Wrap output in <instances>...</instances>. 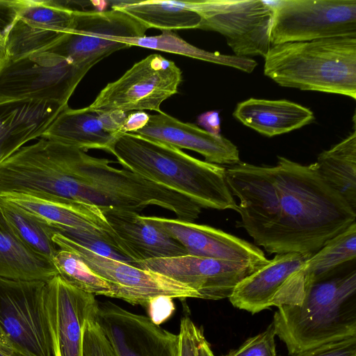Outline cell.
<instances>
[{"instance_id":"cell-1","label":"cell","mask_w":356,"mask_h":356,"mask_svg":"<svg viewBox=\"0 0 356 356\" xmlns=\"http://www.w3.org/2000/svg\"><path fill=\"white\" fill-rule=\"evenodd\" d=\"M228 187L239 199L238 226L268 253L312 257L355 222L356 211L323 179L315 163L283 156L274 166L239 162L226 168Z\"/></svg>"},{"instance_id":"cell-2","label":"cell","mask_w":356,"mask_h":356,"mask_svg":"<svg viewBox=\"0 0 356 356\" xmlns=\"http://www.w3.org/2000/svg\"><path fill=\"white\" fill-rule=\"evenodd\" d=\"M108 152L124 169L180 193L202 208L236 210L222 165L134 133L119 134Z\"/></svg>"},{"instance_id":"cell-3","label":"cell","mask_w":356,"mask_h":356,"mask_svg":"<svg viewBox=\"0 0 356 356\" xmlns=\"http://www.w3.org/2000/svg\"><path fill=\"white\" fill-rule=\"evenodd\" d=\"M348 263L311 282L300 304L277 307L272 323L291 355L356 336V268Z\"/></svg>"},{"instance_id":"cell-4","label":"cell","mask_w":356,"mask_h":356,"mask_svg":"<svg viewBox=\"0 0 356 356\" xmlns=\"http://www.w3.org/2000/svg\"><path fill=\"white\" fill-rule=\"evenodd\" d=\"M264 74L286 88L356 99V35L272 45Z\"/></svg>"},{"instance_id":"cell-5","label":"cell","mask_w":356,"mask_h":356,"mask_svg":"<svg viewBox=\"0 0 356 356\" xmlns=\"http://www.w3.org/2000/svg\"><path fill=\"white\" fill-rule=\"evenodd\" d=\"M278 1L202 0L182 1L201 17L199 29L222 35L238 57H265L270 48L274 8Z\"/></svg>"},{"instance_id":"cell-6","label":"cell","mask_w":356,"mask_h":356,"mask_svg":"<svg viewBox=\"0 0 356 356\" xmlns=\"http://www.w3.org/2000/svg\"><path fill=\"white\" fill-rule=\"evenodd\" d=\"M86 74L49 51L7 59L0 69V100L32 99L67 106Z\"/></svg>"},{"instance_id":"cell-7","label":"cell","mask_w":356,"mask_h":356,"mask_svg":"<svg viewBox=\"0 0 356 356\" xmlns=\"http://www.w3.org/2000/svg\"><path fill=\"white\" fill-rule=\"evenodd\" d=\"M181 80V71L173 61L153 54L108 83L88 108L99 113H160L161 104L178 92Z\"/></svg>"},{"instance_id":"cell-8","label":"cell","mask_w":356,"mask_h":356,"mask_svg":"<svg viewBox=\"0 0 356 356\" xmlns=\"http://www.w3.org/2000/svg\"><path fill=\"white\" fill-rule=\"evenodd\" d=\"M72 12L70 31L47 51L68 58L86 72L113 52L129 47L113 37H143L148 29L117 9Z\"/></svg>"},{"instance_id":"cell-9","label":"cell","mask_w":356,"mask_h":356,"mask_svg":"<svg viewBox=\"0 0 356 356\" xmlns=\"http://www.w3.org/2000/svg\"><path fill=\"white\" fill-rule=\"evenodd\" d=\"M46 283L0 278V326L6 341L25 356H53Z\"/></svg>"},{"instance_id":"cell-10","label":"cell","mask_w":356,"mask_h":356,"mask_svg":"<svg viewBox=\"0 0 356 356\" xmlns=\"http://www.w3.org/2000/svg\"><path fill=\"white\" fill-rule=\"evenodd\" d=\"M356 35V0H278L270 42H307Z\"/></svg>"},{"instance_id":"cell-11","label":"cell","mask_w":356,"mask_h":356,"mask_svg":"<svg viewBox=\"0 0 356 356\" xmlns=\"http://www.w3.org/2000/svg\"><path fill=\"white\" fill-rule=\"evenodd\" d=\"M52 239L58 249L76 254L93 272L104 278L113 289L115 298L146 307L153 298L159 296L199 298L197 293L188 286L159 273L100 255L58 232L54 233Z\"/></svg>"},{"instance_id":"cell-12","label":"cell","mask_w":356,"mask_h":356,"mask_svg":"<svg viewBox=\"0 0 356 356\" xmlns=\"http://www.w3.org/2000/svg\"><path fill=\"white\" fill-rule=\"evenodd\" d=\"M309 257L298 252L276 254L237 285L229 298L230 302L252 314L272 306L300 304L309 284L304 272Z\"/></svg>"},{"instance_id":"cell-13","label":"cell","mask_w":356,"mask_h":356,"mask_svg":"<svg viewBox=\"0 0 356 356\" xmlns=\"http://www.w3.org/2000/svg\"><path fill=\"white\" fill-rule=\"evenodd\" d=\"M0 200L27 211L55 232L100 240L131 261L124 243L112 229L102 210L94 205L17 192L0 193Z\"/></svg>"},{"instance_id":"cell-14","label":"cell","mask_w":356,"mask_h":356,"mask_svg":"<svg viewBox=\"0 0 356 356\" xmlns=\"http://www.w3.org/2000/svg\"><path fill=\"white\" fill-rule=\"evenodd\" d=\"M134 265L181 282L195 290L199 298L212 300L229 298L242 280L261 268L245 261L190 254L137 261Z\"/></svg>"},{"instance_id":"cell-15","label":"cell","mask_w":356,"mask_h":356,"mask_svg":"<svg viewBox=\"0 0 356 356\" xmlns=\"http://www.w3.org/2000/svg\"><path fill=\"white\" fill-rule=\"evenodd\" d=\"M95 320L116 356H179V335L149 317L98 302Z\"/></svg>"},{"instance_id":"cell-16","label":"cell","mask_w":356,"mask_h":356,"mask_svg":"<svg viewBox=\"0 0 356 356\" xmlns=\"http://www.w3.org/2000/svg\"><path fill=\"white\" fill-rule=\"evenodd\" d=\"M45 306L53 356H83V327L96 316L95 296L58 275L46 283Z\"/></svg>"},{"instance_id":"cell-17","label":"cell","mask_w":356,"mask_h":356,"mask_svg":"<svg viewBox=\"0 0 356 356\" xmlns=\"http://www.w3.org/2000/svg\"><path fill=\"white\" fill-rule=\"evenodd\" d=\"M73 12L48 0H25L5 40L7 59L47 51L70 31Z\"/></svg>"},{"instance_id":"cell-18","label":"cell","mask_w":356,"mask_h":356,"mask_svg":"<svg viewBox=\"0 0 356 356\" xmlns=\"http://www.w3.org/2000/svg\"><path fill=\"white\" fill-rule=\"evenodd\" d=\"M146 217L177 240L188 254L245 261L259 267L269 261L256 245L221 229L177 218Z\"/></svg>"},{"instance_id":"cell-19","label":"cell","mask_w":356,"mask_h":356,"mask_svg":"<svg viewBox=\"0 0 356 356\" xmlns=\"http://www.w3.org/2000/svg\"><path fill=\"white\" fill-rule=\"evenodd\" d=\"M134 133L180 149L196 152L209 163L229 166L241 161L237 147L229 140L194 124L180 121L163 111L149 115L147 124Z\"/></svg>"},{"instance_id":"cell-20","label":"cell","mask_w":356,"mask_h":356,"mask_svg":"<svg viewBox=\"0 0 356 356\" xmlns=\"http://www.w3.org/2000/svg\"><path fill=\"white\" fill-rule=\"evenodd\" d=\"M67 106L32 99L0 100V163L40 138Z\"/></svg>"},{"instance_id":"cell-21","label":"cell","mask_w":356,"mask_h":356,"mask_svg":"<svg viewBox=\"0 0 356 356\" xmlns=\"http://www.w3.org/2000/svg\"><path fill=\"white\" fill-rule=\"evenodd\" d=\"M127 248L135 262L188 254L184 246L164 229L138 212L109 209L102 211Z\"/></svg>"},{"instance_id":"cell-22","label":"cell","mask_w":356,"mask_h":356,"mask_svg":"<svg viewBox=\"0 0 356 356\" xmlns=\"http://www.w3.org/2000/svg\"><path fill=\"white\" fill-rule=\"evenodd\" d=\"M118 135L111 129L108 113L92 111L88 106L79 109L67 106L40 138L84 152L90 149L109 152Z\"/></svg>"},{"instance_id":"cell-23","label":"cell","mask_w":356,"mask_h":356,"mask_svg":"<svg viewBox=\"0 0 356 356\" xmlns=\"http://www.w3.org/2000/svg\"><path fill=\"white\" fill-rule=\"evenodd\" d=\"M233 115L246 127L268 137L298 129L315 119L309 108L297 103L257 98L238 103Z\"/></svg>"},{"instance_id":"cell-24","label":"cell","mask_w":356,"mask_h":356,"mask_svg":"<svg viewBox=\"0 0 356 356\" xmlns=\"http://www.w3.org/2000/svg\"><path fill=\"white\" fill-rule=\"evenodd\" d=\"M56 275L52 262L27 248L0 211V278L47 282Z\"/></svg>"},{"instance_id":"cell-25","label":"cell","mask_w":356,"mask_h":356,"mask_svg":"<svg viewBox=\"0 0 356 356\" xmlns=\"http://www.w3.org/2000/svg\"><path fill=\"white\" fill-rule=\"evenodd\" d=\"M111 8L127 13L148 29H199L201 23L200 16L181 1H121L113 2Z\"/></svg>"},{"instance_id":"cell-26","label":"cell","mask_w":356,"mask_h":356,"mask_svg":"<svg viewBox=\"0 0 356 356\" xmlns=\"http://www.w3.org/2000/svg\"><path fill=\"white\" fill-rule=\"evenodd\" d=\"M314 163L325 182L356 211V131L322 152Z\"/></svg>"},{"instance_id":"cell-27","label":"cell","mask_w":356,"mask_h":356,"mask_svg":"<svg viewBox=\"0 0 356 356\" xmlns=\"http://www.w3.org/2000/svg\"><path fill=\"white\" fill-rule=\"evenodd\" d=\"M114 40L127 44L153 50L179 54L216 64L229 66L251 73L257 63L250 58L211 52L200 49L180 38L172 31H162L158 35L134 38L113 37Z\"/></svg>"},{"instance_id":"cell-28","label":"cell","mask_w":356,"mask_h":356,"mask_svg":"<svg viewBox=\"0 0 356 356\" xmlns=\"http://www.w3.org/2000/svg\"><path fill=\"white\" fill-rule=\"evenodd\" d=\"M0 211L16 236L30 250L52 262L58 248L52 239L55 231L21 208L0 200Z\"/></svg>"},{"instance_id":"cell-29","label":"cell","mask_w":356,"mask_h":356,"mask_svg":"<svg viewBox=\"0 0 356 356\" xmlns=\"http://www.w3.org/2000/svg\"><path fill=\"white\" fill-rule=\"evenodd\" d=\"M356 259V222L330 238L304 266L309 282L332 273L343 264Z\"/></svg>"},{"instance_id":"cell-30","label":"cell","mask_w":356,"mask_h":356,"mask_svg":"<svg viewBox=\"0 0 356 356\" xmlns=\"http://www.w3.org/2000/svg\"><path fill=\"white\" fill-rule=\"evenodd\" d=\"M52 264L58 275L72 286L94 296L114 298L111 286L93 272L76 254L58 249Z\"/></svg>"},{"instance_id":"cell-31","label":"cell","mask_w":356,"mask_h":356,"mask_svg":"<svg viewBox=\"0 0 356 356\" xmlns=\"http://www.w3.org/2000/svg\"><path fill=\"white\" fill-rule=\"evenodd\" d=\"M275 336V328L271 323L264 332L249 338L238 348L225 356H277Z\"/></svg>"},{"instance_id":"cell-32","label":"cell","mask_w":356,"mask_h":356,"mask_svg":"<svg viewBox=\"0 0 356 356\" xmlns=\"http://www.w3.org/2000/svg\"><path fill=\"white\" fill-rule=\"evenodd\" d=\"M83 356H116L95 316L88 319L83 327Z\"/></svg>"},{"instance_id":"cell-33","label":"cell","mask_w":356,"mask_h":356,"mask_svg":"<svg viewBox=\"0 0 356 356\" xmlns=\"http://www.w3.org/2000/svg\"><path fill=\"white\" fill-rule=\"evenodd\" d=\"M291 356H356V336L332 340Z\"/></svg>"},{"instance_id":"cell-34","label":"cell","mask_w":356,"mask_h":356,"mask_svg":"<svg viewBox=\"0 0 356 356\" xmlns=\"http://www.w3.org/2000/svg\"><path fill=\"white\" fill-rule=\"evenodd\" d=\"M178 335L179 356H198L199 343L204 334L189 317L181 320Z\"/></svg>"},{"instance_id":"cell-35","label":"cell","mask_w":356,"mask_h":356,"mask_svg":"<svg viewBox=\"0 0 356 356\" xmlns=\"http://www.w3.org/2000/svg\"><path fill=\"white\" fill-rule=\"evenodd\" d=\"M24 3L25 0H0V41L5 42Z\"/></svg>"},{"instance_id":"cell-36","label":"cell","mask_w":356,"mask_h":356,"mask_svg":"<svg viewBox=\"0 0 356 356\" xmlns=\"http://www.w3.org/2000/svg\"><path fill=\"white\" fill-rule=\"evenodd\" d=\"M147 308L149 311V318L157 325L168 318L175 309L172 298L168 296L153 298Z\"/></svg>"},{"instance_id":"cell-37","label":"cell","mask_w":356,"mask_h":356,"mask_svg":"<svg viewBox=\"0 0 356 356\" xmlns=\"http://www.w3.org/2000/svg\"><path fill=\"white\" fill-rule=\"evenodd\" d=\"M198 124L208 132L216 136H220V118L219 112L210 111L205 112L197 118Z\"/></svg>"},{"instance_id":"cell-38","label":"cell","mask_w":356,"mask_h":356,"mask_svg":"<svg viewBox=\"0 0 356 356\" xmlns=\"http://www.w3.org/2000/svg\"><path fill=\"white\" fill-rule=\"evenodd\" d=\"M149 120V114L137 111L127 115L124 122L122 132L134 133L143 128Z\"/></svg>"},{"instance_id":"cell-39","label":"cell","mask_w":356,"mask_h":356,"mask_svg":"<svg viewBox=\"0 0 356 356\" xmlns=\"http://www.w3.org/2000/svg\"><path fill=\"white\" fill-rule=\"evenodd\" d=\"M0 356H25L8 342L0 339Z\"/></svg>"},{"instance_id":"cell-40","label":"cell","mask_w":356,"mask_h":356,"mask_svg":"<svg viewBox=\"0 0 356 356\" xmlns=\"http://www.w3.org/2000/svg\"><path fill=\"white\" fill-rule=\"evenodd\" d=\"M7 60V54L5 42L0 41V69Z\"/></svg>"},{"instance_id":"cell-41","label":"cell","mask_w":356,"mask_h":356,"mask_svg":"<svg viewBox=\"0 0 356 356\" xmlns=\"http://www.w3.org/2000/svg\"><path fill=\"white\" fill-rule=\"evenodd\" d=\"M0 339L6 341L5 337H4V334H3V332L2 330H1V326H0Z\"/></svg>"},{"instance_id":"cell-42","label":"cell","mask_w":356,"mask_h":356,"mask_svg":"<svg viewBox=\"0 0 356 356\" xmlns=\"http://www.w3.org/2000/svg\"><path fill=\"white\" fill-rule=\"evenodd\" d=\"M1 164V163H0Z\"/></svg>"},{"instance_id":"cell-43","label":"cell","mask_w":356,"mask_h":356,"mask_svg":"<svg viewBox=\"0 0 356 356\" xmlns=\"http://www.w3.org/2000/svg\"></svg>"}]
</instances>
